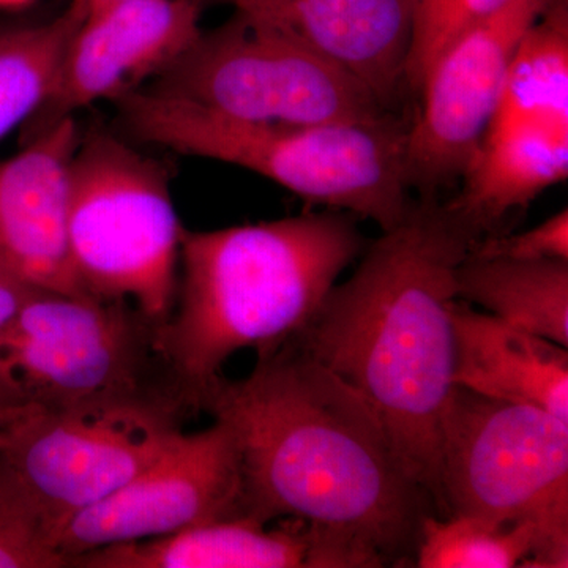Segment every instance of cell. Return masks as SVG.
<instances>
[{
  "label": "cell",
  "instance_id": "603a6c76",
  "mask_svg": "<svg viewBox=\"0 0 568 568\" xmlns=\"http://www.w3.org/2000/svg\"><path fill=\"white\" fill-rule=\"evenodd\" d=\"M0 568H67L51 526L0 470Z\"/></svg>",
  "mask_w": 568,
  "mask_h": 568
},
{
  "label": "cell",
  "instance_id": "277c9868",
  "mask_svg": "<svg viewBox=\"0 0 568 568\" xmlns=\"http://www.w3.org/2000/svg\"><path fill=\"white\" fill-rule=\"evenodd\" d=\"M118 106L138 140L244 168L306 203L372 220L383 233L398 226L413 207L406 173L409 125L390 112L365 122L263 125L145 89Z\"/></svg>",
  "mask_w": 568,
  "mask_h": 568
},
{
  "label": "cell",
  "instance_id": "cb8c5ba5",
  "mask_svg": "<svg viewBox=\"0 0 568 568\" xmlns=\"http://www.w3.org/2000/svg\"><path fill=\"white\" fill-rule=\"evenodd\" d=\"M469 254L489 260L568 261V211L564 209L521 234H489L478 239Z\"/></svg>",
  "mask_w": 568,
  "mask_h": 568
},
{
  "label": "cell",
  "instance_id": "2e32d148",
  "mask_svg": "<svg viewBox=\"0 0 568 568\" xmlns=\"http://www.w3.org/2000/svg\"><path fill=\"white\" fill-rule=\"evenodd\" d=\"M455 386L568 420V353L541 336L455 301Z\"/></svg>",
  "mask_w": 568,
  "mask_h": 568
},
{
  "label": "cell",
  "instance_id": "8992f818",
  "mask_svg": "<svg viewBox=\"0 0 568 568\" xmlns=\"http://www.w3.org/2000/svg\"><path fill=\"white\" fill-rule=\"evenodd\" d=\"M182 231L168 168L110 130H81L69 168L67 242L82 293L130 302L166 323Z\"/></svg>",
  "mask_w": 568,
  "mask_h": 568
},
{
  "label": "cell",
  "instance_id": "d6986e66",
  "mask_svg": "<svg viewBox=\"0 0 568 568\" xmlns=\"http://www.w3.org/2000/svg\"><path fill=\"white\" fill-rule=\"evenodd\" d=\"M568 125V0H551L519 41L491 126Z\"/></svg>",
  "mask_w": 568,
  "mask_h": 568
},
{
  "label": "cell",
  "instance_id": "5bb4252c",
  "mask_svg": "<svg viewBox=\"0 0 568 568\" xmlns=\"http://www.w3.org/2000/svg\"><path fill=\"white\" fill-rule=\"evenodd\" d=\"M364 82L386 106L406 85L417 0H224Z\"/></svg>",
  "mask_w": 568,
  "mask_h": 568
},
{
  "label": "cell",
  "instance_id": "3957f363",
  "mask_svg": "<svg viewBox=\"0 0 568 568\" xmlns=\"http://www.w3.org/2000/svg\"><path fill=\"white\" fill-rule=\"evenodd\" d=\"M365 248L357 216L328 209L201 233L183 227L182 280L159 342L197 410L231 355L268 354L294 338Z\"/></svg>",
  "mask_w": 568,
  "mask_h": 568
},
{
  "label": "cell",
  "instance_id": "9a60e30c",
  "mask_svg": "<svg viewBox=\"0 0 568 568\" xmlns=\"http://www.w3.org/2000/svg\"><path fill=\"white\" fill-rule=\"evenodd\" d=\"M317 568L312 528L282 518L274 528L253 517L204 523L153 540L82 552L67 568Z\"/></svg>",
  "mask_w": 568,
  "mask_h": 568
},
{
  "label": "cell",
  "instance_id": "52a82bcc",
  "mask_svg": "<svg viewBox=\"0 0 568 568\" xmlns=\"http://www.w3.org/2000/svg\"><path fill=\"white\" fill-rule=\"evenodd\" d=\"M446 518L528 525V568L568 567V420L548 410L452 388L440 422Z\"/></svg>",
  "mask_w": 568,
  "mask_h": 568
},
{
  "label": "cell",
  "instance_id": "ffe728a7",
  "mask_svg": "<svg viewBox=\"0 0 568 568\" xmlns=\"http://www.w3.org/2000/svg\"><path fill=\"white\" fill-rule=\"evenodd\" d=\"M88 13L82 0L50 21L0 31V140L47 102L67 44Z\"/></svg>",
  "mask_w": 568,
  "mask_h": 568
},
{
  "label": "cell",
  "instance_id": "4fadbf2b",
  "mask_svg": "<svg viewBox=\"0 0 568 568\" xmlns=\"http://www.w3.org/2000/svg\"><path fill=\"white\" fill-rule=\"evenodd\" d=\"M80 138L77 118L63 119L0 163V260L52 293L85 295L67 242L69 168Z\"/></svg>",
  "mask_w": 568,
  "mask_h": 568
},
{
  "label": "cell",
  "instance_id": "7c38bea8",
  "mask_svg": "<svg viewBox=\"0 0 568 568\" xmlns=\"http://www.w3.org/2000/svg\"><path fill=\"white\" fill-rule=\"evenodd\" d=\"M205 0H115L89 10L67 44L47 102L24 123L31 140L100 102L155 80L203 32Z\"/></svg>",
  "mask_w": 568,
  "mask_h": 568
},
{
  "label": "cell",
  "instance_id": "4316f807",
  "mask_svg": "<svg viewBox=\"0 0 568 568\" xmlns=\"http://www.w3.org/2000/svg\"><path fill=\"white\" fill-rule=\"evenodd\" d=\"M9 26L10 24H7V22L0 21V31H2V29L9 28Z\"/></svg>",
  "mask_w": 568,
  "mask_h": 568
},
{
  "label": "cell",
  "instance_id": "d4e9b609",
  "mask_svg": "<svg viewBox=\"0 0 568 568\" xmlns=\"http://www.w3.org/2000/svg\"><path fill=\"white\" fill-rule=\"evenodd\" d=\"M39 291L0 260V331L20 312L22 305Z\"/></svg>",
  "mask_w": 568,
  "mask_h": 568
},
{
  "label": "cell",
  "instance_id": "44dd1931",
  "mask_svg": "<svg viewBox=\"0 0 568 568\" xmlns=\"http://www.w3.org/2000/svg\"><path fill=\"white\" fill-rule=\"evenodd\" d=\"M537 547L538 534L532 526L499 525L466 515H428L422 525L414 567L528 568Z\"/></svg>",
  "mask_w": 568,
  "mask_h": 568
},
{
  "label": "cell",
  "instance_id": "484cf974",
  "mask_svg": "<svg viewBox=\"0 0 568 568\" xmlns=\"http://www.w3.org/2000/svg\"><path fill=\"white\" fill-rule=\"evenodd\" d=\"M84 2L85 9L92 10L97 9V7H102L104 3L115 2V0H82Z\"/></svg>",
  "mask_w": 568,
  "mask_h": 568
},
{
  "label": "cell",
  "instance_id": "6da1fadb",
  "mask_svg": "<svg viewBox=\"0 0 568 568\" xmlns=\"http://www.w3.org/2000/svg\"><path fill=\"white\" fill-rule=\"evenodd\" d=\"M203 410L231 426L246 517L312 528L321 568L414 567L435 503L339 377L284 343L245 379L220 377Z\"/></svg>",
  "mask_w": 568,
  "mask_h": 568
},
{
  "label": "cell",
  "instance_id": "e0dca14e",
  "mask_svg": "<svg viewBox=\"0 0 568 568\" xmlns=\"http://www.w3.org/2000/svg\"><path fill=\"white\" fill-rule=\"evenodd\" d=\"M568 175V125L517 122L491 126L447 203L480 237Z\"/></svg>",
  "mask_w": 568,
  "mask_h": 568
},
{
  "label": "cell",
  "instance_id": "7a4b0ae2",
  "mask_svg": "<svg viewBox=\"0 0 568 568\" xmlns=\"http://www.w3.org/2000/svg\"><path fill=\"white\" fill-rule=\"evenodd\" d=\"M478 239L447 204L414 203L290 339L361 395L439 518H446L440 422L455 387L457 268Z\"/></svg>",
  "mask_w": 568,
  "mask_h": 568
},
{
  "label": "cell",
  "instance_id": "30bf717a",
  "mask_svg": "<svg viewBox=\"0 0 568 568\" xmlns=\"http://www.w3.org/2000/svg\"><path fill=\"white\" fill-rule=\"evenodd\" d=\"M235 517H246L241 454L231 426L213 418L203 432H183L114 495L74 515L59 529L55 548L69 566L93 549Z\"/></svg>",
  "mask_w": 568,
  "mask_h": 568
},
{
  "label": "cell",
  "instance_id": "ba28073f",
  "mask_svg": "<svg viewBox=\"0 0 568 568\" xmlns=\"http://www.w3.org/2000/svg\"><path fill=\"white\" fill-rule=\"evenodd\" d=\"M145 91L233 121L312 126L388 114L376 93L282 32L235 13L200 33Z\"/></svg>",
  "mask_w": 568,
  "mask_h": 568
},
{
  "label": "cell",
  "instance_id": "83f0119b",
  "mask_svg": "<svg viewBox=\"0 0 568 568\" xmlns=\"http://www.w3.org/2000/svg\"><path fill=\"white\" fill-rule=\"evenodd\" d=\"M0 440H2V437H0Z\"/></svg>",
  "mask_w": 568,
  "mask_h": 568
},
{
  "label": "cell",
  "instance_id": "ac0fdd59",
  "mask_svg": "<svg viewBox=\"0 0 568 568\" xmlns=\"http://www.w3.org/2000/svg\"><path fill=\"white\" fill-rule=\"evenodd\" d=\"M457 298L519 331L568 346V261L489 260L467 254Z\"/></svg>",
  "mask_w": 568,
  "mask_h": 568
},
{
  "label": "cell",
  "instance_id": "5b68a950",
  "mask_svg": "<svg viewBox=\"0 0 568 568\" xmlns=\"http://www.w3.org/2000/svg\"><path fill=\"white\" fill-rule=\"evenodd\" d=\"M159 328L130 302L37 291L0 331V426L140 396H173L197 410Z\"/></svg>",
  "mask_w": 568,
  "mask_h": 568
},
{
  "label": "cell",
  "instance_id": "8fae6325",
  "mask_svg": "<svg viewBox=\"0 0 568 568\" xmlns=\"http://www.w3.org/2000/svg\"><path fill=\"white\" fill-rule=\"evenodd\" d=\"M551 0H511L455 40L420 85L407 130L406 173L422 200L466 173L489 129L519 41Z\"/></svg>",
  "mask_w": 568,
  "mask_h": 568
},
{
  "label": "cell",
  "instance_id": "9c48e42d",
  "mask_svg": "<svg viewBox=\"0 0 568 568\" xmlns=\"http://www.w3.org/2000/svg\"><path fill=\"white\" fill-rule=\"evenodd\" d=\"M196 409L173 396H140L0 426V470L51 526L102 503L162 457Z\"/></svg>",
  "mask_w": 568,
  "mask_h": 568
},
{
  "label": "cell",
  "instance_id": "7402d4cb",
  "mask_svg": "<svg viewBox=\"0 0 568 568\" xmlns=\"http://www.w3.org/2000/svg\"><path fill=\"white\" fill-rule=\"evenodd\" d=\"M511 0H417L406 85L420 91L426 73L463 33L480 24Z\"/></svg>",
  "mask_w": 568,
  "mask_h": 568
}]
</instances>
